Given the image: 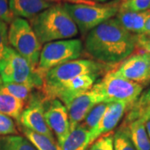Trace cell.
Here are the masks:
<instances>
[{"label":"cell","instance_id":"1","mask_svg":"<svg viewBox=\"0 0 150 150\" xmlns=\"http://www.w3.org/2000/svg\"><path fill=\"white\" fill-rule=\"evenodd\" d=\"M84 49L94 60L114 66L134 53L136 34L126 30L114 17L86 35Z\"/></svg>","mask_w":150,"mask_h":150},{"label":"cell","instance_id":"2","mask_svg":"<svg viewBox=\"0 0 150 150\" xmlns=\"http://www.w3.org/2000/svg\"><path fill=\"white\" fill-rule=\"evenodd\" d=\"M29 23L41 44L73 38L79 33L74 21L61 4L51 7L38 13Z\"/></svg>","mask_w":150,"mask_h":150},{"label":"cell","instance_id":"3","mask_svg":"<svg viewBox=\"0 0 150 150\" xmlns=\"http://www.w3.org/2000/svg\"><path fill=\"white\" fill-rule=\"evenodd\" d=\"M92 89L103 103H123L130 109L141 95L144 86L119 76L115 70H109Z\"/></svg>","mask_w":150,"mask_h":150},{"label":"cell","instance_id":"4","mask_svg":"<svg viewBox=\"0 0 150 150\" xmlns=\"http://www.w3.org/2000/svg\"><path fill=\"white\" fill-rule=\"evenodd\" d=\"M63 5L74 21L81 34L86 36L97 26L117 15L120 0L93 4L64 3Z\"/></svg>","mask_w":150,"mask_h":150},{"label":"cell","instance_id":"5","mask_svg":"<svg viewBox=\"0 0 150 150\" xmlns=\"http://www.w3.org/2000/svg\"><path fill=\"white\" fill-rule=\"evenodd\" d=\"M110 65L104 64L93 59H79L64 63L48 71L43 77V94L60 84L81 75L95 74L100 76L110 70Z\"/></svg>","mask_w":150,"mask_h":150},{"label":"cell","instance_id":"6","mask_svg":"<svg viewBox=\"0 0 150 150\" xmlns=\"http://www.w3.org/2000/svg\"><path fill=\"white\" fill-rule=\"evenodd\" d=\"M8 41L11 48L27 60L33 70L38 64L43 45L27 19L15 17L9 23Z\"/></svg>","mask_w":150,"mask_h":150},{"label":"cell","instance_id":"7","mask_svg":"<svg viewBox=\"0 0 150 150\" xmlns=\"http://www.w3.org/2000/svg\"><path fill=\"white\" fill-rule=\"evenodd\" d=\"M0 77L4 83H25L42 90L43 77L33 70L26 59L10 46L0 60Z\"/></svg>","mask_w":150,"mask_h":150},{"label":"cell","instance_id":"8","mask_svg":"<svg viewBox=\"0 0 150 150\" xmlns=\"http://www.w3.org/2000/svg\"><path fill=\"white\" fill-rule=\"evenodd\" d=\"M83 44L80 39L70 38L45 43L42 48L36 71L44 77L57 66L79 59L83 54Z\"/></svg>","mask_w":150,"mask_h":150},{"label":"cell","instance_id":"9","mask_svg":"<svg viewBox=\"0 0 150 150\" xmlns=\"http://www.w3.org/2000/svg\"><path fill=\"white\" fill-rule=\"evenodd\" d=\"M47 98L43 93H33L27 101V106L21 113L20 127L43 134L56 142L54 134L48 128L44 118V104Z\"/></svg>","mask_w":150,"mask_h":150},{"label":"cell","instance_id":"10","mask_svg":"<svg viewBox=\"0 0 150 150\" xmlns=\"http://www.w3.org/2000/svg\"><path fill=\"white\" fill-rule=\"evenodd\" d=\"M99 76L95 74L81 75L60 84L44 94L48 100L58 98L66 108L75 98L89 91L96 83Z\"/></svg>","mask_w":150,"mask_h":150},{"label":"cell","instance_id":"11","mask_svg":"<svg viewBox=\"0 0 150 150\" xmlns=\"http://www.w3.org/2000/svg\"><path fill=\"white\" fill-rule=\"evenodd\" d=\"M44 118L48 128L57 137L58 145L60 144L70 132V123L68 109L58 98L46 100Z\"/></svg>","mask_w":150,"mask_h":150},{"label":"cell","instance_id":"12","mask_svg":"<svg viewBox=\"0 0 150 150\" xmlns=\"http://www.w3.org/2000/svg\"><path fill=\"white\" fill-rule=\"evenodd\" d=\"M115 72L128 80L141 85L150 83V57L145 53L130 55L123 60Z\"/></svg>","mask_w":150,"mask_h":150},{"label":"cell","instance_id":"13","mask_svg":"<svg viewBox=\"0 0 150 150\" xmlns=\"http://www.w3.org/2000/svg\"><path fill=\"white\" fill-rule=\"evenodd\" d=\"M129 109L128 105L123 103H109L99 123L90 131V145L102 135L111 133Z\"/></svg>","mask_w":150,"mask_h":150},{"label":"cell","instance_id":"14","mask_svg":"<svg viewBox=\"0 0 150 150\" xmlns=\"http://www.w3.org/2000/svg\"><path fill=\"white\" fill-rule=\"evenodd\" d=\"M99 103H103L102 98L92 88L89 91L75 98L67 107L69 118L70 131L81 124L89 111Z\"/></svg>","mask_w":150,"mask_h":150},{"label":"cell","instance_id":"15","mask_svg":"<svg viewBox=\"0 0 150 150\" xmlns=\"http://www.w3.org/2000/svg\"><path fill=\"white\" fill-rule=\"evenodd\" d=\"M53 4L44 0H8L9 8L14 18L28 20Z\"/></svg>","mask_w":150,"mask_h":150},{"label":"cell","instance_id":"16","mask_svg":"<svg viewBox=\"0 0 150 150\" xmlns=\"http://www.w3.org/2000/svg\"><path fill=\"white\" fill-rule=\"evenodd\" d=\"M150 16V9L144 12L118 11L115 18L126 30L134 34L141 33L148 18Z\"/></svg>","mask_w":150,"mask_h":150},{"label":"cell","instance_id":"17","mask_svg":"<svg viewBox=\"0 0 150 150\" xmlns=\"http://www.w3.org/2000/svg\"><path fill=\"white\" fill-rule=\"evenodd\" d=\"M90 131L82 124L78 125L72 129L59 144V150H87L90 146Z\"/></svg>","mask_w":150,"mask_h":150},{"label":"cell","instance_id":"18","mask_svg":"<svg viewBox=\"0 0 150 150\" xmlns=\"http://www.w3.org/2000/svg\"><path fill=\"white\" fill-rule=\"evenodd\" d=\"M126 118L124 119L123 125H127L139 119L145 123L150 118V88L141 94L138 100L128 111Z\"/></svg>","mask_w":150,"mask_h":150},{"label":"cell","instance_id":"19","mask_svg":"<svg viewBox=\"0 0 150 150\" xmlns=\"http://www.w3.org/2000/svg\"><path fill=\"white\" fill-rule=\"evenodd\" d=\"M123 126L128 128L130 139L136 150H150V140L143 121L138 119Z\"/></svg>","mask_w":150,"mask_h":150},{"label":"cell","instance_id":"20","mask_svg":"<svg viewBox=\"0 0 150 150\" xmlns=\"http://www.w3.org/2000/svg\"><path fill=\"white\" fill-rule=\"evenodd\" d=\"M24 102L14 97L0 93V112L15 119L18 122L23 111Z\"/></svg>","mask_w":150,"mask_h":150},{"label":"cell","instance_id":"21","mask_svg":"<svg viewBox=\"0 0 150 150\" xmlns=\"http://www.w3.org/2000/svg\"><path fill=\"white\" fill-rule=\"evenodd\" d=\"M20 130L24 137L32 144L37 150H59V145L54 140L44 136L43 134H38L32 130L20 127Z\"/></svg>","mask_w":150,"mask_h":150},{"label":"cell","instance_id":"22","mask_svg":"<svg viewBox=\"0 0 150 150\" xmlns=\"http://www.w3.org/2000/svg\"><path fill=\"white\" fill-rule=\"evenodd\" d=\"M0 150H37L23 136L8 135L0 137Z\"/></svg>","mask_w":150,"mask_h":150},{"label":"cell","instance_id":"23","mask_svg":"<svg viewBox=\"0 0 150 150\" xmlns=\"http://www.w3.org/2000/svg\"><path fill=\"white\" fill-rule=\"evenodd\" d=\"M33 89L34 88L29 84L8 83H4V85L0 88V93L8 94L23 102H25L28 100L29 97L33 93Z\"/></svg>","mask_w":150,"mask_h":150},{"label":"cell","instance_id":"24","mask_svg":"<svg viewBox=\"0 0 150 150\" xmlns=\"http://www.w3.org/2000/svg\"><path fill=\"white\" fill-rule=\"evenodd\" d=\"M113 150H136L126 126L121 125L113 134Z\"/></svg>","mask_w":150,"mask_h":150},{"label":"cell","instance_id":"25","mask_svg":"<svg viewBox=\"0 0 150 150\" xmlns=\"http://www.w3.org/2000/svg\"><path fill=\"white\" fill-rule=\"evenodd\" d=\"M108 104V103H99L96 104L87 114L86 118L83 120V123H82L81 124L89 131L93 130L101 120L103 115L106 110Z\"/></svg>","mask_w":150,"mask_h":150},{"label":"cell","instance_id":"26","mask_svg":"<svg viewBox=\"0 0 150 150\" xmlns=\"http://www.w3.org/2000/svg\"><path fill=\"white\" fill-rule=\"evenodd\" d=\"M150 9V0H120L119 11L144 12Z\"/></svg>","mask_w":150,"mask_h":150},{"label":"cell","instance_id":"27","mask_svg":"<svg viewBox=\"0 0 150 150\" xmlns=\"http://www.w3.org/2000/svg\"><path fill=\"white\" fill-rule=\"evenodd\" d=\"M87 150H113V134L102 135L95 140Z\"/></svg>","mask_w":150,"mask_h":150},{"label":"cell","instance_id":"28","mask_svg":"<svg viewBox=\"0 0 150 150\" xmlns=\"http://www.w3.org/2000/svg\"><path fill=\"white\" fill-rule=\"evenodd\" d=\"M17 134L18 130L13 118L0 112V136Z\"/></svg>","mask_w":150,"mask_h":150},{"label":"cell","instance_id":"29","mask_svg":"<svg viewBox=\"0 0 150 150\" xmlns=\"http://www.w3.org/2000/svg\"><path fill=\"white\" fill-rule=\"evenodd\" d=\"M8 24L4 21H0V60L4 56L7 48L9 47L8 41Z\"/></svg>","mask_w":150,"mask_h":150},{"label":"cell","instance_id":"30","mask_svg":"<svg viewBox=\"0 0 150 150\" xmlns=\"http://www.w3.org/2000/svg\"><path fill=\"white\" fill-rule=\"evenodd\" d=\"M136 48L150 57V33L136 34Z\"/></svg>","mask_w":150,"mask_h":150},{"label":"cell","instance_id":"31","mask_svg":"<svg viewBox=\"0 0 150 150\" xmlns=\"http://www.w3.org/2000/svg\"><path fill=\"white\" fill-rule=\"evenodd\" d=\"M14 16L12 14L9 5H8V0H0V21H4L9 24Z\"/></svg>","mask_w":150,"mask_h":150},{"label":"cell","instance_id":"32","mask_svg":"<svg viewBox=\"0 0 150 150\" xmlns=\"http://www.w3.org/2000/svg\"><path fill=\"white\" fill-rule=\"evenodd\" d=\"M150 33V16L148 18L147 21L145 23L144 29L141 33Z\"/></svg>","mask_w":150,"mask_h":150},{"label":"cell","instance_id":"33","mask_svg":"<svg viewBox=\"0 0 150 150\" xmlns=\"http://www.w3.org/2000/svg\"><path fill=\"white\" fill-rule=\"evenodd\" d=\"M145 128H146V130H147V134H148V136H149V139L150 140V118L149 120H147L145 122Z\"/></svg>","mask_w":150,"mask_h":150},{"label":"cell","instance_id":"34","mask_svg":"<svg viewBox=\"0 0 150 150\" xmlns=\"http://www.w3.org/2000/svg\"><path fill=\"white\" fill-rule=\"evenodd\" d=\"M86 1H91V2H94V3H100V4H103L106 3L108 0H86Z\"/></svg>","mask_w":150,"mask_h":150},{"label":"cell","instance_id":"35","mask_svg":"<svg viewBox=\"0 0 150 150\" xmlns=\"http://www.w3.org/2000/svg\"><path fill=\"white\" fill-rule=\"evenodd\" d=\"M4 81L2 80V79H1V77H0V88L4 85Z\"/></svg>","mask_w":150,"mask_h":150}]
</instances>
